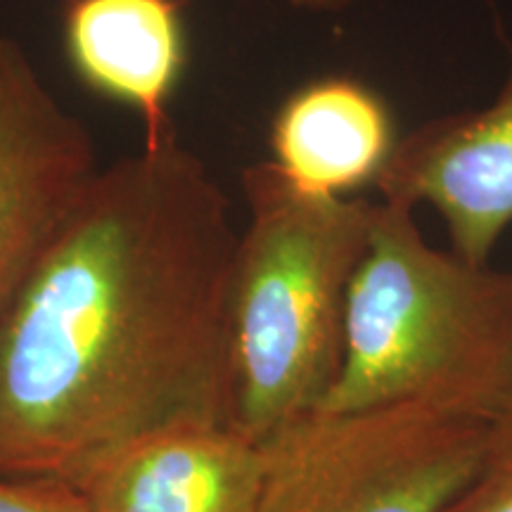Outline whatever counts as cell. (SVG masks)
I'll return each instance as SVG.
<instances>
[{"instance_id": "1", "label": "cell", "mask_w": 512, "mask_h": 512, "mask_svg": "<svg viewBox=\"0 0 512 512\" xmlns=\"http://www.w3.org/2000/svg\"><path fill=\"white\" fill-rule=\"evenodd\" d=\"M238 235L174 128L100 166L0 330V475L76 484L166 427L230 425Z\"/></svg>"}, {"instance_id": "2", "label": "cell", "mask_w": 512, "mask_h": 512, "mask_svg": "<svg viewBox=\"0 0 512 512\" xmlns=\"http://www.w3.org/2000/svg\"><path fill=\"white\" fill-rule=\"evenodd\" d=\"M240 183L247 226L230 273V427L264 444L335 387L377 202L302 190L273 162L245 166Z\"/></svg>"}, {"instance_id": "3", "label": "cell", "mask_w": 512, "mask_h": 512, "mask_svg": "<svg viewBox=\"0 0 512 512\" xmlns=\"http://www.w3.org/2000/svg\"><path fill=\"white\" fill-rule=\"evenodd\" d=\"M512 392V271L422 235L415 209L377 202L351 280L342 370L320 408L420 401L489 420Z\"/></svg>"}, {"instance_id": "4", "label": "cell", "mask_w": 512, "mask_h": 512, "mask_svg": "<svg viewBox=\"0 0 512 512\" xmlns=\"http://www.w3.org/2000/svg\"><path fill=\"white\" fill-rule=\"evenodd\" d=\"M486 427L420 401L318 408L261 444L254 512H444L475 475Z\"/></svg>"}, {"instance_id": "5", "label": "cell", "mask_w": 512, "mask_h": 512, "mask_svg": "<svg viewBox=\"0 0 512 512\" xmlns=\"http://www.w3.org/2000/svg\"><path fill=\"white\" fill-rule=\"evenodd\" d=\"M98 171L91 128L0 34V330Z\"/></svg>"}, {"instance_id": "6", "label": "cell", "mask_w": 512, "mask_h": 512, "mask_svg": "<svg viewBox=\"0 0 512 512\" xmlns=\"http://www.w3.org/2000/svg\"><path fill=\"white\" fill-rule=\"evenodd\" d=\"M373 185L382 202L432 207L448 249L491 264L512 223V76L482 110L441 114L406 133Z\"/></svg>"}, {"instance_id": "7", "label": "cell", "mask_w": 512, "mask_h": 512, "mask_svg": "<svg viewBox=\"0 0 512 512\" xmlns=\"http://www.w3.org/2000/svg\"><path fill=\"white\" fill-rule=\"evenodd\" d=\"M264 448L221 422H185L121 448L79 479L88 512H254Z\"/></svg>"}, {"instance_id": "8", "label": "cell", "mask_w": 512, "mask_h": 512, "mask_svg": "<svg viewBox=\"0 0 512 512\" xmlns=\"http://www.w3.org/2000/svg\"><path fill=\"white\" fill-rule=\"evenodd\" d=\"M69 60L88 86L140 114L143 140L169 133V100L183 72L178 0H69Z\"/></svg>"}, {"instance_id": "9", "label": "cell", "mask_w": 512, "mask_h": 512, "mask_svg": "<svg viewBox=\"0 0 512 512\" xmlns=\"http://www.w3.org/2000/svg\"><path fill=\"white\" fill-rule=\"evenodd\" d=\"M273 164L302 190L349 197L375 183L392 155L384 102L354 79L306 83L283 102L271 128Z\"/></svg>"}, {"instance_id": "10", "label": "cell", "mask_w": 512, "mask_h": 512, "mask_svg": "<svg viewBox=\"0 0 512 512\" xmlns=\"http://www.w3.org/2000/svg\"><path fill=\"white\" fill-rule=\"evenodd\" d=\"M444 512H512V392L489 418L475 475Z\"/></svg>"}, {"instance_id": "11", "label": "cell", "mask_w": 512, "mask_h": 512, "mask_svg": "<svg viewBox=\"0 0 512 512\" xmlns=\"http://www.w3.org/2000/svg\"><path fill=\"white\" fill-rule=\"evenodd\" d=\"M0 512H88V505L67 479L0 475Z\"/></svg>"}, {"instance_id": "12", "label": "cell", "mask_w": 512, "mask_h": 512, "mask_svg": "<svg viewBox=\"0 0 512 512\" xmlns=\"http://www.w3.org/2000/svg\"><path fill=\"white\" fill-rule=\"evenodd\" d=\"M287 3L306 12H339L347 8L351 0H287Z\"/></svg>"}]
</instances>
